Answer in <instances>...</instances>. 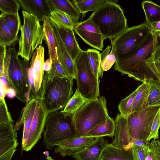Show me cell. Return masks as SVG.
<instances>
[{
  "mask_svg": "<svg viewBox=\"0 0 160 160\" xmlns=\"http://www.w3.org/2000/svg\"><path fill=\"white\" fill-rule=\"evenodd\" d=\"M118 0H106L88 18L106 39H114L128 27L123 11Z\"/></svg>",
  "mask_w": 160,
  "mask_h": 160,
  "instance_id": "obj_1",
  "label": "cell"
},
{
  "mask_svg": "<svg viewBox=\"0 0 160 160\" xmlns=\"http://www.w3.org/2000/svg\"><path fill=\"white\" fill-rule=\"evenodd\" d=\"M73 114L57 111L48 113L43 142L48 149L64 141L81 137L73 120Z\"/></svg>",
  "mask_w": 160,
  "mask_h": 160,
  "instance_id": "obj_2",
  "label": "cell"
},
{
  "mask_svg": "<svg viewBox=\"0 0 160 160\" xmlns=\"http://www.w3.org/2000/svg\"><path fill=\"white\" fill-rule=\"evenodd\" d=\"M152 33L144 22L128 28L111 41V51L117 60L128 58L135 54L149 40Z\"/></svg>",
  "mask_w": 160,
  "mask_h": 160,
  "instance_id": "obj_3",
  "label": "cell"
},
{
  "mask_svg": "<svg viewBox=\"0 0 160 160\" xmlns=\"http://www.w3.org/2000/svg\"><path fill=\"white\" fill-rule=\"evenodd\" d=\"M73 79L68 77L42 82L40 100L48 113L62 109L73 94Z\"/></svg>",
  "mask_w": 160,
  "mask_h": 160,
  "instance_id": "obj_4",
  "label": "cell"
},
{
  "mask_svg": "<svg viewBox=\"0 0 160 160\" xmlns=\"http://www.w3.org/2000/svg\"><path fill=\"white\" fill-rule=\"evenodd\" d=\"M109 118L106 100L103 96L88 101L73 114L74 125L81 137Z\"/></svg>",
  "mask_w": 160,
  "mask_h": 160,
  "instance_id": "obj_5",
  "label": "cell"
},
{
  "mask_svg": "<svg viewBox=\"0 0 160 160\" xmlns=\"http://www.w3.org/2000/svg\"><path fill=\"white\" fill-rule=\"evenodd\" d=\"M23 22L20 27L18 56L28 62L34 50L41 45L44 37L43 27L35 16L22 11Z\"/></svg>",
  "mask_w": 160,
  "mask_h": 160,
  "instance_id": "obj_6",
  "label": "cell"
},
{
  "mask_svg": "<svg viewBox=\"0 0 160 160\" xmlns=\"http://www.w3.org/2000/svg\"><path fill=\"white\" fill-rule=\"evenodd\" d=\"M74 62L78 91L88 101L97 99L100 97V80L91 70L87 51L82 50Z\"/></svg>",
  "mask_w": 160,
  "mask_h": 160,
  "instance_id": "obj_7",
  "label": "cell"
},
{
  "mask_svg": "<svg viewBox=\"0 0 160 160\" xmlns=\"http://www.w3.org/2000/svg\"><path fill=\"white\" fill-rule=\"evenodd\" d=\"M10 55L9 76L13 89L16 92V97L26 105L29 102V85L28 72L30 67L28 62L21 60L18 57L14 45L7 50Z\"/></svg>",
  "mask_w": 160,
  "mask_h": 160,
  "instance_id": "obj_8",
  "label": "cell"
},
{
  "mask_svg": "<svg viewBox=\"0 0 160 160\" xmlns=\"http://www.w3.org/2000/svg\"><path fill=\"white\" fill-rule=\"evenodd\" d=\"M160 109V106L147 107L128 115V127L133 142L135 140H147L154 118Z\"/></svg>",
  "mask_w": 160,
  "mask_h": 160,
  "instance_id": "obj_9",
  "label": "cell"
},
{
  "mask_svg": "<svg viewBox=\"0 0 160 160\" xmlns=\"http://www.w3.org/2000/svg\"><path fill=\"white\" fill-rule=\"evenodd\" d=\"M152 34L147 43L134 55L125 59L116 60L114 70L130 77L141 62L151 58L158 45L159 38L156 35Z\"/></svg>",
  "mask_w": 160,
  "mask_h": 160,
  "instance_id": "obj_10",
  "label": "cell"
},
{
  "mask_svg": "<svg viewBox=\"0 0 160 160\" xmlns=\"http://www.w3.org/2000/svg\"><path fill=\"white\" fill-rule=\"evenodd\" d=\"M48 113L40 99H38L36 109L28 137L22 149L25 151L31 150L38 142L44 131L45 125Z\"/></svg>",
  "mask_w": 160,
  "mask_h": 160,
  "instance_id": "obj_11",
  "label": "cell"
},
{
  "mask_svg": "<svg viewBox=\"0 0 160 160\" xmlns=\"http://www.w3.org/2000/svg\"><path fill=\"white\" fill-rule=\"evenodd\" d=\"M82 40L90 46L102 51L105 39L97 27L89 19L77 22L73 29Z\"/></svg>",
  "mask_w": 160,
  "mask_h": 160,
  "instance_id": "obj_12",
  "label": "cell"
},
{
  "mask_svg": "<svg viewBox=\"0 0 160 160\" xmlns=\"http://www.w3.org/2000/svg\"><path fill=\"white\" fill-rule=\"evenodd\" d=\"M100 138V137H99ZM98 137H80L68 139L59 143L54 152L63 157L74 155L96 141Z\"/></svg>",
  "mask_w": 160,
  "mask_h": 160,
  "instance_id": "obj_13",
  "label": "cell"
},
{
  "mask_svg": "<svg viewBox=\"0 0 160 160\" xmlns=\"http://www.w3.org/2000/svg\"><path fill=\"white\" fill-rule=\"evenodd\" d=\"M50 21L57 44L58 53L60 62L67 76L73 79H76V69L74 61L67 50L53 23L50 19Z\"/></svg>",
  "mask_w": 160,
  "mask_h": 160,
  "instance_id": "obj_14",
  "label": "cell"
},
{
  "mask_svg": "<svg viewBox=\"0 0 160 160\" xmlns=\"http://www.w3.org/2000/svg\"><path fill=\"white\" fill-rule=\"evenodd\" d=\"M115 123V138L112 143L118 148L130 149L133 141L129 134L127 118L118 113Z\"/></svg>",
  "mask_w": 160,
  "mask_h": 160,
  "instance_id": "obj_15",
  "label": "cell"
},
{
  "mask_svg": "<svg viewBox=\"0 0 160 160\" xmlns=\"http://www.w3.org/2000/svg\"><path fill=\"white\" fill-rule=\"evenodd\" d=\"M44 63V49L43 46L40 45L33 54L30 67L32 72L35 91L40 98V90L44 76L43 66Z\"/></svg>",
  "mask_w": 160,
  "mask_h": 160,
  "instance_id": "obj_16",
  "label": "cell"
},
{
  "mask_svg": "<svg viewBox=\"0 0 160 160\" xmlns=\"http://www.w3.org/2000/svg\"><path fill=\"white\" fill-rule=\"evenodd\" d=\"M22 11L36 16L40 21L49 17L52 9L47 0H18Z\"/></svg>",
  "mask_w": 160,
  "mask_h": 160,
  "instance_id": "obj_17",
  "label": "cell"
},
{
  "mask_svg": "<svg viewBox=\"0 0 160 160\" xmlns=\"http://www.w3.org/2000/svg\"><path fill=\"white\" fill-rule=\"evenodd\" d=\"M108 141L104 137L98 138L85 148L72 155L76 160H99Z\"/></svg>",
  "mask_w": 160,
  "mask_h": 160,
  "instance_id": "obj_18",
  "label": "cell"
},
{
  "mask_svg": "<svg viewBox=\"0 0 160 160\" xmlns=\"http://www.w3.org/2000/svg\"><path fill=\"white\" fill-rule=\"evenodd\" d=\"M53 22L67 50L74 61L82 50L76 40L73 30Z\"/></svg>",
  "mask_w": 160,
  "mask_h": 160,
  "instance_id": "obj_19",
  "label": "cell"
},
{
  "mask_svg": "<svg viewBox=\"0 0 160 160\" xmlns=\"http://www.w3.org/2000/svg\"><path fill=\"white\" fill-rule=\"evenodd\" d=\"M37 100L32 99L26 105L16 124V126L20 128L22 123H23L22 145L24 144L28 136L35 112Z\"/></svg>",
  "mask_w": 160,
  "mask_h": 160,
  "instance_id": "obj_20",
  "label": "cell"
},
{
  "mask_svg": "<svg viewBox=\"0 0 160 160\" xmlns=\"http://www.w3.org/2000/svg\"><path fill=\"white\" fill-rule=\"evenodd\" d=\"M44 32L43 40L48 48V53L52 63L59 62L55 38L49 17L44 18L42 25Z\"/></svg>",
  "mask_w": 160,
  "mask_h": 160,
  "instance_id": "obj_21",
  "label": "cell"
},
{
  "mask_svg": "<svg viewBox=\"0 0 160 160\" xmlns=\"http://www.w3.org/2000/svg\"><path fill=\"white\" fill-rule=\"evenodd\" d=\"M99 160H134L130 149L118 148L112 143H108L101 154Z\"/></svg>",
  "mask_w": 160,
  "mask_h": 160,
  "instance_id": "obj_22",
  "label": "cell"
},
{
  "mask_svg": "<svg viewBox=\"0 0 160 160\" xmlns=\"http://www.w3.org/2000/svg\"><path fill=\"white\" fill-rule=\"evenodd\" d=\"M52 10H61L70 16L76 22H79L80 13L70 0H47Z\"/></svg>",
  "mask_w": 160,
  "mask_h": 160,
  "instance_id": "obj_23",
  "label": "cell"
},
{
  "mask_svg": "<svg viewBox=\"0 0 160 160\" xmlns=\"http://www.w3.org/2000/svg\"><path fill=\"white\" fill-rule=\"evenodd\" d=\"M115 129V121L110 117L90 130L84 137L99 138L108 136L112 138L114 135Z\"/></svg>",
  "mask_w": 160,
  "mask_h": 160,
  "instance_id": "obj_24",
  "label": "cell"
},
{
  "mask_svg": "<svg viewBox=\"0 0 160 160\" xmlns=\"http://www.w3.org/2000/svg\"><path fill=\"white\" fill-rule=\"evenodd\" d=\"M143 82L148 89L147 107L160 106V82L152 78L146 79Z\"/></svg>",
  "mask_w": 160,
  "mask_h": 160,
  "instance_id": "obj_25",
  "label": "cell"
},
{
  "mask_svg": "<svg viewBox=\"0 0 160 160\" xmlns=\"http://www.w3.org/2000/svg\"><path fill=\"white\" fill-rule=\"evenodd\" d=\"M10 121L0 123V148L18 140L17 132Z\"/></svg>",
  "mask_w": 160,
  "mask_h": 160,
  "instance_id": "obj_26",
  "label": "cell"
},
{
  "mask_svg": "<svg viewBox=\"0 0 160 160\" xmlns=\"http://www.w3.org/2000/svg\"><path fill=\"white\" fill-rule=\"evenodd\" d=\"M138 87V91L136 95L128 115L135 112H138L147 107L148 89L147 85L145 82H143Z\"/></svg>",
  "mask_w": 160,
  "mask_h": 160,
  "instance_id": "obj_27",
  "label": "cell"
},
{
  "mask_svg": "<svg viewBox=\"0 0 160 160\" xmlns=\"http://www.w3.org/2000/svg\"><path fill=\"white\" fill-rule=\"evenodd\" d=\"M142 6L149 26L154 22L160 21V5L149 0L142 2Z\"/></svg>",
  "mask_w": 160,
  "mask_h": 160,
  "instance_id": "obj_28",
  "label": "cell"
},
{
  "mask_svg": "<svg viewBox=\"0 0 160 160\" xmlns=\"http://www.w3.org/2000/svg\"><path fill=\"white\" fill-rule=\"evenodd\" d=\"M87 52L91 70L96 77L100 79L104 72L101 66V54L93 49H88Z\"/></svg>",
  "mask_w": 160,
  "mask_h": 160,
  "instance_id": "obj_29",
  "label": "cell"
},
{
  "mask_svg": "<svg viewBox=\"0 0 160 160\" xmlns=\"http://www.w3.org/2000/svg\"><path fill=\"white\" fill-rule=\"evenodd\" d=\"M80 13L84 14L88 12H94L102 6L106 0H70Z\"/></svg>",
  "mask_w": 160,
  "mask_h": 160,
  "instance_id": "obj_30",
  "label": "cell"
},
{
  "mask_svg": "<svg viewBox=\"0 0 160 160\" xmlns=\"http://www.w3.org/2000/svg\"><path fill=\"white\" fill-rule=\"evenodd\" d=\"M49 18L56 24L72 29L77 23L65 13L58 9L52 10Z\"/></svg>",
  "mask_w": 160,
  "mask_h": 160,
  "instance_id": "obj_31",
  "label": "cell"
},
{
  "mask_svg": "<svg viewBox=\"0 0 160 160\" xmlns=\"http://www.w3.org/2000/svg\"><path fill=\"white\" fill-rule=\"evenodd\" d=\"M19 40L18 35L0 19V45L10 47Z\"/></svg>",
  "mask_w": 160,
  "mask_h": 160,
  "instance_id": "obj_32",
  "label": "cell"
},
{
  "mask_svg": "<svg viewBox=\"0 0 160 160\" xmlns=\"http://www.w3.org/2000/svg\"><path fill=\"white\" fill-rule=\"evenodd\" d=\"M88 101L80 94L77 89L63 109L61 111L68 114H73Z\"/></svg>",
  "mask_w": 160,
  "mask_h": 160,
  "instance_id": "obj_33",
  "label": "cell"
},
{
  "mask_svg": "<svg viewBox=\"0 0 160 160\" xmlns=\"http://www.w3.org/2000/svg\"><path fill=\"white\" fill-rule=\"evenodd\" d=\"M67 77L60 62L52 63L51 70L46 72L44 75L43 82H47Z\"/></svg>",
  "mask_w": 160,
  "mask_h": 160,
  "instance_id": "obj_34",
  "label": "cell"
},
{
  "mask_svg": "<svg viewBox=\"0 0 160 160\" xmlns=\"http://www.w3.org/2000/svg\"><path fill=\"white\" fill-rule=\"evenodd\" d=\"M0 19L17 34L20 29L21 21L18 13L15 14L1 13Z\"/></svg>",
  "mask_w": 160,
  "mask_h": 160,
  "instance_id": "obj_35",
  "label": "cell"
},
{
  "mask_svg": "<svg viewBox=\"0 0 160 160\" xmlns=\"http://www.w3.org/2000/svg\"><path fill=\"white\" fill-rule=\"evenodd\" d=\"M111 47L108 46L104 51L101 54V66L103 71L109 70L115 63L116 58L114 53L111 51Z\"/></svg>",
  "mask_w": 160,
  "mask_h": 160,
  "instance_id": "obj_36",
  "label": "cell"
},
{
  "mask_svg": "<svg viewBox=\"0 0 160 160\" xmlns=\"http://www.w3.org/2000/svg\"><path fill=\"white\" fill-rule=\"evenodd\" d=\"M138 88V87L132 93L122 99L118 105V110L120 114L125 118H126L128 115Z\"/></svg>",
  "mask_w": 160,
  "mask_h": 160,
  "instance_id": "obj_37",
  "label": "cell"
},
{
  "mask_svg": "<svg viewBox=\"0 0 160 160\" xmlns=\"http://www.w3.org/2000/svg\"><path fill=\"white\" fill-rule=\"evenodd\" d=\"M18 0H0L1 13L15 14L18 13L20 8Z\"/></svg>",
  "mask_w": 160,
  "mask_h": 160,
  "instance_id": "obj_38",
  "label": "cell"
},
{
  "mask_svg": "<svg viewBox=\"0 0 160 160\" xmlns=\"http://www.w3.org/2000/svg\"><path fill=\"white\" fill-rule=\"evenodd\" d=\"M10 59L9 54L7 51L3 69L0 72V84L5 86L8 89H13L9 76L8 69Z\"/></svg>",
  "mask_w": 160,
  "mask_h": 160,
  "instance_id": "obj_39",
  "label": "cell"
},
{
  "mask_svg": "<svg viewBox=\"0 0 160 160\" xmlns=\"http://www.w3.org/2000/svg\"><path fill=\"white\" fill-rule=\"evenodd\" d=\"M146 160H160V141L154 140L148 146Z\"/></svg>",
  "mask_w": 160,
  "mask_h": 160,
  "instance_id": "obj_40",
  "label": "cell"
},
{
  "mask_svg": "<svg viewBox=\"0 0 160 160\" xmlns=\"http://www.w3.org/2000/svg\"><path fill=\"white\" fill-rule=\"evenodd\" d=\"M148 146H138L132 144L130 148L134 160H146L148 149Z\"/></svg>",
  "mask_w": 160,
  "mask_h": 160,
  "instance_id": "obj_41",
  "label": "cell"
},
{
  "mask_svg": "<svg viewBox=\"0 0 160 160\" xmlns=\"http://www.w3.org/2000/svg\"><path fill=\"white\" fill-rule=\"evenodd\" d=\"M160 127V109L156 115L153 120L150 135L147 140L150 141L151 139L154 140L159 138L158 131Z\"/></svg>",
  "mask_w": 160,
  "mask_h": 160,
  "instance_id": "obj_42",
  "label": "cell"
},
{
  "mask_svg": "<svg viewBox=\"0 0 160 160\" xmlns=\"http://www.w3.org/2000/svg\"><path fill=\"white\" fill-rule=\"evenodd\" d=\"M153 56L145 62L157 80L160 82V62L154 60Z\"/></svg>",
  "mask_w": 160,
  "mask_h": 160,
  "instance_id": "obj_43",
  "label": "cell"
},
{
  "mask_svg": "<svg viewBox=\"0 0 160 160\" xmlns=\"http://www.w3.org/2000/svg\"><path fill=\"white\" fill-rule=\"evenodd\" d=\"M9 121L13 123L14 122L8 110L6 103L0 101V123Z\"/></svg>",
  "mask_w": 160,
  "mask_h": 160,
  "instance_id": "obj_44",
  "label": "cell"
},
{
  "mask_svg": "<svg viewBox=\"0 0 160 160\" xmlns=\"http://www.w3.org/2000/svg\"><path fill=\"white\" fill-rule=\"evenodd\" d=\"M7 50L6 46L0 45V72L3 69Z\"/></svg>",
  "mask_w": 160,
  "mask_h": 160,
  "instance_id": "obj_45",
  "label": "cell"
},
{
  "mask_svg": "<svg viewBox=\"0 0 160 160\" xmlns=\"http://www.w3.org/2000/svg\"><path fill=\"white\" fill-rule=\"evenodd\" d=\"M149 26L152 33L160 38V21L152 23Z\"/></svg>",
  "mask_w": 160,
  "mask_h": 160,
  "instance_id": "obj_46",
  "label": "cell"
},
{
  "mask_svg": "<svg viewBox=\"0 0 160 160\" xmlns=\"http://www.w3.org/2000/svg\"><path fill=\"white\" fill-rule=\"evenodd\" d=\"M16 149H13L0 157V160H11L13 154L16 151Z\"/></svg>",
  "mask_w": 160,
  "mask_h": 160,
  "instance_id": "obj_47",
  "label": "cell"
},
{
  "mask_svg": "<svg viewBox=\"0 0 160 160\" xmlns=\"http://www.w3.org/2000/svg\"><path fill=\"white\" fill-rule=\"evenodd\" d=\"M52 64L51 60L49 58L45 62L43 66V69L45 72H48L51 70L52 67Z\"/></svg>",
  "mask_w": 160,
  "mask_h": 160,
  "instance_id": "obj_48",
  "label": "cell"
},
{
  "mask_svg": "<svg viewBox=\"0 0 160 160\" xmlns=\"http://www.w3.org/2000/svg\"><path fill=\"white\" fill-rule=\"evenodd\" d=\"M150 142L148 141L142 140H134L132 144L138 146H148Z\"/></svg>",
  "mask_w": 160,
  "mask_h": 160,
  "instance_id": "obj_49",
  "label": "cell"
},
{
  "mask_svg": "<svg viewBox=\"0 0 160 160\" xmlns=\"http://www.w3.org/2000/svg\"><path fill=\"white\" fill-rule=\"evenodd\" d=\"M17 95L16 91L12 88H9L7 91L6 96L8 98L12 99L16 97Z\"/></svg>",
  "mask_w": 160,
  "mask_h": 160,
  "instance_id": "obj_50",
  "label": "cell"
},
{
  "mask_svg": "<svg viewBox=\"0 0 160 160\" xmlns=\"http://www.w3.org/2000/svg\"><path fill=\"white\" fill-rule=\"evenodd\" d=\"M160 54V44L157 47L154 54V58Z\"/></svg>",
  "mask_w": 160,
  "mask_h": 160,
  "instance_id": "obj_51",
  "label": "cell"
},
{
  "mask_svg": "<svg viewBox=\"0 0 160 160\" xmlns=\"http://www.w3.org/2000/svg\"><path fill=\"white\" fill-rule=\"evenodd\" d=\"M153 59L154 60H158L160 62V54L155 58H153Z\"/></svg>",
  "mask_w": 160,
  "mask_h": 160,
  "instance_id": "obj_52",
  "label": "cell"
},
{
  "mask_svg": "<svg viewBox=\"0 0 160 160\" xmlns=\"http://www.w3.org/2000/svg\"><path fill=\"white\" fill-rule=\"evenodd\" d=\"M43 153L44 154V155H46L47 157H48L49 156V152L48 151H45V152H43Z\"/></svg>",
  "mask_w": 160,
  "mask_h": 160,
  "instance_id": "obj_53",
  "label": "cell"
},
{
  "mask_svg": "<svg viewBox=\"0 0 160 160\" xmlns=\"http://www.w3.org/2000/svg\"><path fill=\"white\" fill-rule=\"evenodd\" d=\"M48 160V159H47V160L40 159V160Z\"/></svg>",
  "mask_w": 160,
  "mask_h": 160,
  "instance_id": "obj_54",
  "label": "cell"
}]
</instances>
